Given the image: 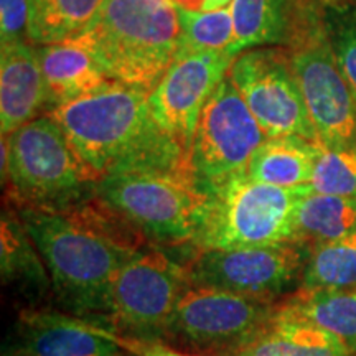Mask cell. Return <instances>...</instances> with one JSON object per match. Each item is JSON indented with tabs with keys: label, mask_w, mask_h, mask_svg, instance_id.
<instances>
[{
	"label": "cell",
	"mask_w": 356,
	"mask_h": 356,
	"mask_svg": "<svg viewBox=\"0 0 356 356\" xmlns=\"http://www.w3.org/2000/svg\"><path fill=\"white\" fill-rule=\"evenodd\" d=\"M149 97L144 89L111 81L48 114L99 181L127 172L193 175L188 152L159 127Z\"/></svg>",
	"instance_id": "cell-1"
},
{
	"label": "cell",
	"mask_w": 356,
	"mask_h": 356,
	"mask_svg": "<svg viewBox=\"0 0 356 356\" xmlns=\"http://www.w3.org/2000/svg\"><path fill=\"white\" fill-rule=\"evenodd\" d=\"M19 216L47 264L60 304L74 317L106 322L115 274L140 251L114 241L74 210L22 208Z\"/></svg>",
	"instance_id": "cell-2"
},
{
	"label": "cell",
	"mask_w": 356,
	"mask_h": 356,
	"mask_svg": "<svg viewBox=\"0 0 356 356\" xmlns=\"http://www.w3.org/2000/svg\"><path fill=\"white\" fill-rule=\"evenodd\" d=\"M180 15L170 0H104L74 40L113 81L152 92L175 60Z\"/></svg>",
	"instance_id": "cell-3"
},
{
	"label": "cell",
	"mask_w": 356,
	"mask_h": 356,
	"mask_svg": "<svg viewBox=\"0 0 356 356\" xmlns=\"http://www.w3.org/2000/svg\"><path fill=\"white\" fill-rule=\"evenodd\" d=\"M8 165L3 185L22 208L65 211L96 193L95 172L76 152L50 114L7 136Z\"/></svg>",
	"instance_id": "cell-4"
},
{
	"label": "cell",
	"mask_w": 356,
	"mask_h": 356,
	"mask_svg": "<svg viewBox=\"0 0 356 356\" xmlns=\"http://www.w3.org/2000/svg\"><path fill=\"white\" fill-rule=\"evenodd\" d=\"M323 7V0H293L291 29L284 47L318 144L355 147L356 101L333 55Z\"/></svg>",
	"instance_id": "cell-5"
},
{
	"label": "cell",
	"mask_w": 356,
	"mask_h": 356,
	"mask_svg": "<svg viewBox=\"0 0 356 356\" xmlns=\"http://www.w3.org/2000/svg\"><path fill=\"white\" fill-rule=\"evenodd\" d=\"M307 188H279L248 175L208 195L195 249L262 248L293 243V215ZM296 244V243H293Z\"/></svg>",
	"instance_id": "cell-6"
},
{
	"label": "cell",
	"mask_w": 356,
	"mask_h": 356,
	"mask_svg": "<svg viewBox=\"0 0 356 356\" xmlns=\"http://www.w3.org/2000/svg\"><path fill=\"white\" fill-rule=\"evenodd\" d=\"M96 195L162 246L191 244L208 204L193 175L173 172L115 173L102 178Z\"/></svg>",
	"instance_id": "cell-7"
},
{
	"label": "cell",
	"mask_w": 356,
	"mask_h": 356,
	"mask_svg": "<svg viewBox=\"0 0 356 356\" xmlns=\"http://www.w3.org/2000/svg\"><path fill=\"white\" fill-rule=\"evenodd\" d=\"M267 139L229 74L200 114L188 152L195 181L210 195L234 178L248 175L252 155Z\"/></svg>",
	"instance_id": "cell-8"
},
{
	"label": "cell",
	"mask_w": 356,
	"mask_h": 356,
	"mask_svg": "<svg viewBox=\"0 0 356 356\" xmlns=\"http://www.w3.org/2000/svg\"><path fill=\"white\" fill-rule=\"evenodd\" d=\"M274 305L221 289L188 286L178 299L162 338L231 356L270 323Z\"/></svg>",
	"instance_id": "cell-9"
},
{
	"label": "cell",
	"mask_w": 356,
	"mask_h": 356,
	"mask_svg": "<svg viewBox=\"0 0 356 356\" xmlns=\"http://www.w3.org/2000/svg\"><path fill=\"white\" fill-rule=\"evenodd\" d=\"M188 286L185 264H178L159 249L137 252L115 274L106 323L129 337L160 340Z\"/></svg>",
	"instance_id": "cell-10"
},
{
	"label": "cell",
	"mask_w": 356,
	"mask_h": 356,
	"mask_svg": "<svg viewBox=\"0 0 356 356\" xmlns=\"http://www.w3.org/2000/svg\"><path fill=\"white\" fill-rule=\"evenodd\" d=\"M228 74L266 137H302L318 144L286 48L239 53Z\"/></svg>",
	"instance_id": "cell-11"
},
{
	"label": "cell",
	"mask_w": 356,
	"mask_h": 356,
	"mask_svg": "<svg viewBox=\"0 0 356 356\" xmlns=\"http://www.w3.org/2000/svg\"><path fill=\"white\" fill-rule=\"evenodd\" d=\"M307 256L300 244L197 249L186 262L191 286L215 287L249 299L273 302L302 277Z\"/></svg>",
	"instance_id": "cell-12"
},
{
	"label": "cell",
	"mask_w": 356,
	"mask_h": 356,
	"mask_svg": "<svg viewBox=\"0 0 356 356\" xmlns=\"http://www.w3.org/2000/svg\"><path fill=\"white\" fill-rule=\"evenodd\" d=\"M234 58L228 51L178 53L150 92L155 122L186 152H190L204 104L226 78Z\"/></svg>",
	"instance_id": "cell-13"
},
{
	"label": "cell",
	"mask_w": 356,
	"mask_h": 356,
	"mask_svg": "<svg viewBox=\"0 0 356 356\" xmlns=\"http://www.w3.org/2000/svg\"><path fill=\"white\" fill-rule=\"evenodd\" d=\"M111 328L50 310H24L15 328L12 356H121Z\"/></svg>",
	"instance_id": "cell-14"
},
{
	"label": "cell",
	"mask_w": 356,
	"mask_h": 356,
	"mask_svg": "<svg viewBox=\"0 0 356 356\" xmlns=\"http://www.w3.org/2000/svg\"><path fill=\"white\" fill-rule=\"evenodd\" d=\"M50 111L37 47L30 42L2 44L0 53V127L10 136Z\"/></svg>",
	"instance_id": "cell-15"
},
{
	"label": "cell",
	"mask_w": 356,
	"mask_h": 356,
	"mask_svg": "<svg viewBox=\"0 0 356 356\" xmlns=\"http://www.w3.org/2000/svg\"><path fill=\"white\" fill-rule=\"evenodd\" d=\"M37 51L47 83L50 111L95 92L113 81L106 76L91 51L74 38L60 43L38 44Z\"/></svg>",
	"instance_id": "cell-16"
},
{
	"label": "cell",
	"mask_w": 356,
	"mask_h": 356,
	"mask_svg": "<svg viewBox=\"0 0 356 356\" xmlns=\"http://www.w3.org/2000/svg\"><path fill=\"white\" fill-rule=\"evenodd\" d=\"M274 318L299 322L330 333L356 353V289H299L274 305Z\"/></svg>",
	"instance_id": "cell-17"
},
{
	"label": "cell",
	"mask_w": 356,
	"mask_h": 356,
	"mask_svg": "<svg viewBox=\"0 0 356 356\" xmlns=\"http://www.w3.org/2000/svg\"><path fill=\"white\" fill-rule=\"evenodd\" d=\"M318 147L302 137H267L249 162L248 177L279 188H307Z\"/></svg>",
	"instance_id": "cell-18"
},
{
	"label": "cell",
	"mask_w": 356,
	"mask_h": 356,
	"mask_svg": "<svg viewBox=\"0 0 356 356\" xmlns=\"http://www.w3.org/2000/svg\"><path fill=\"white\" fill-rule=\"evenodd\" d=\"M340 340L310 325L270 320L251 341L231 356H353Z\"/></svg>",
	"instance_id": "cell-19"
},
{
	"label": "cell",
	"mask_w": 356,
	"mask_h": 356,
	"mask_svg": "<svg viewBox=\"0 0 356 356\" xmlns=\"http://www.w3.org/2000/svg\"><path fill=\"white\" fill-rule=\"evenodd\" d=\"M2 249V277L8 286H15L22 293L40 297L51 286L50 274L42 254L30 238L20 216L3 211L0 229Z\"/></svg>",
	"instance_id": "cell-20"
},
{
	"label": "cell",
	"mask_w": 356,
	"mask_h": 356,
	"mask_svg": "<svg viewBox=\"0 0 356 356\" xmlns=\"http://www.w3.org/2000/svg\"><path fill=\"white\" fill-rule=\"evenodd\" d=\"M356 233V200L310 191L293 215V243L309 248Z\"/></svg>",
	"instance_id": "cell-21"
},
{
	"label": "cell",
	"mask_w": 356,
	"mask_h": 356,
	"mask_svg": "<svg viewBox=\"0 0 356 356\" xmlns=\"http://www.w3.org/2000/svg\"><path fill=\"white\" fill-rule=\"evenodd\" d=\"M293 0H233L234 42L229 53L286 44L291 29Z\"/></svg>",
	"instance_id": "cell-22"
},
{
	"label": "cell",
	"mask_w": 356,
	"mask_h": 356,
	"mask_svg": "<svg viewBox=\"0 0 356 356\" xmlns=\"http://www.w3.org/2000/svg\"><path fill=\"white\" fill-rule=\"evenodd\" d=\"M102 3L104 0H29V42L38 47L74 38Z\"/></svg>",
	"instance_id": "cell-23"
},
{
	"label": "cell",
	"mask_w": 356,
	"mask_h": 356,
	"mask_svg": "<svg viewBox=\"0 0 356 356\" xmlns=\"http://www.w3.org/2000/svg\"><path fill=\"white\" fill-rule=\"evenodd\" d=\"M300 287L310 291L356 289V233L310 248Z\"/></svg>",
	"instance_id": "cell-24"
},
{
	"label": "cell",
	"mask_w": 356,
	"mask_h": 356,
	"mask_svg": "<svg viewBox=\"0 0 356 356\" xmlns=\"http://www.w3.org/2000/svg\"><path fill=\"white\" fill-rule=\"evenodd\" d=\"M178 15L181 25L178 53H229L234 42V20L231 7L226 6L198 13L178 10Z\"/></svg>",
	"instance_id": "cell-25"
},
{
	"label": "cell",
	"mask_w": 356,
	"mask_h": 356,
	"mask_svg": "<svg viewBox=\"0 0 356 356\" xmlns=\"http://www.w3.org/2000/svg\"><path fill=\"white\" fill-rule=\"evenodd\" d=\"M310 188L314 193L356 200V145H320Z\"/></svg>",
	"instance_id": "cell-26"
},
{
	"label": "cell",
	"mask_w": 356,
	"mask_h": 356,
	"mask_svg": "<svg viewBox=\"0 0 356 356\" xmlns=\"http://www.w3.org/2000/svg\"><path fill=\"white\" fill-rule=\"evenodd\" d=\"M323 19L338 68L356 101V7L325 3Z\"/></svg>",
	"instance_id": "cell-27"
},
{
	"label": "cell",
	"mask_w": 356,
	"mask_h": 356,
	"mask_svg": "<svg viewBox=\"0 0 356 356\" xmlns=\"http://www.w3.org/2000/svg\"><path fill=\"white\" fill-rule=\"evenodd\" d=\"M0 42H29V0H0Z\"/></svg>",
	"instance_id": "cell-28"
},
{
	"label": "cell",
	"mask_w": 356,
	"mask_h": 356,
	"mask_svg": "<svg viewBox=\"0 0 356 356\" xmlns=\"http://www.w3.org/2000/svg\"><path fill=\"white\" fill-rule=\"evenodd\" d=\"M111 338L132 356H200L173 348L170 345L162 343V340H145V338L121 335L114 330L111 332Z\"/></svg>",
	"instance_id": "cell-29"
},
{
	"label": "cell",
	"mask_w": 356,
	"mask_h": 356,
	"mask_svg": "<svg viewBox=\"0 0 356 356\" xmlns=\"http://www.w3.org/2000/svg\"><path fill=\"white\" fill-rule=\"evenodd\" d=\"M178 10L184 12H207L208 0H170Z\"/></svg>",
	"instance_id": "cell-30"
},
{
	"label": "cell",
	"mask_w": 356,
	"mask_h": 356,
	"mask_svg": "<svg viewBox=\"0 0 356 356\" xmlns=\"http://www.w3.org/2000/svg\"><path fill=\"white\" fill-rule=\"evenodd\" d=\"M233 0H208V10H215V8H221L229 6Z\"/></svg>",
	"instance_id": "cell-31"
},
{
	"label": "cell",
	"mask_w": 356,
	"mask_h": 356,
	"mask_svg": "<svg viewBox=\"0 0 356 356\" xmlns=\"http://www.w3.org/2000/svg\"><path fill=\"white\" fill-rule=\"evenodd\" d=\"M325 3H335V6H353L356 7V0H323Z\"/></svg>",
	"instance_id": "cell-32"
},
{
	"label": "cell",
	"mask_w": 356,
	"mask_h": 356,
	"mask_svg": "<svg viewBox=\"0 0 356 356\" xmlns=\"http://www.w3.org/2000/svg\"><path fill=\"white\" fill-rule=\"evenodd\" d=\"M121 356H122V355H121Z\"/></svg>",
	"instance_id": "cell-33"
}]
</instances>
